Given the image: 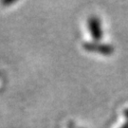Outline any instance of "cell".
Wrapping results in <instances>:
<instances>
[{"label": "cell", "mask_w": 128, "mask_h": 128, "mask_svg": "<svg viewBox=\"0 0 128 128\" xmlns=\"http://www.w3.org/2000/svg\"><path fill=\"white\" fill-rule=\"evenodd\" d=\"M88 28L91 36L93 37L94 40L99 41L102 36V30L101 21L98 17H90L88 20Z\"/></svg>", "instance_id": "6da1fadb"}, {"label": "cell", "mask_w": 128, "mask_h": 128, "mask_svg": "<svg viewBox=\"0 0 128 128\" xmlns=\"http://www.w3.org/2000/svg\"><path fill=\"white\" fill-rule=\"evenodd\" d=\"M84 48L89 51H96L101 54L110 55L114 50L113 46L107 44H100V43H86L84 44Z\"/></svg>", "instance_id": "7a4b0ae2"}, {"label": "cell", "mask_w": 128, "mask_h": 128, "mask_svg": "<svg viewBox=\"0 0 128 128\" xmlns=\"http://www.w3.org/2000/svg\"><path fill=\"white\" fill-rule=\"evenodd\" d=\"M124 116H125V118L127 119V122H128V109L124 110Z\"/></svg>", "instance_id": "3957f363"}, {"label": "cell", "mask_w": 128, "mask_h": 128, "mask_svg": "<svg viewBox=\"0 0 128 128\" xmlns=\"http://www.w3.org/2000/svg\"><path fill=\"white\" fill-rule=\"evenodd\" d=\"M120 128H128V122H125V124H124Z\"/></svg>", "instance_id": "277c9868"}]
</instances>
